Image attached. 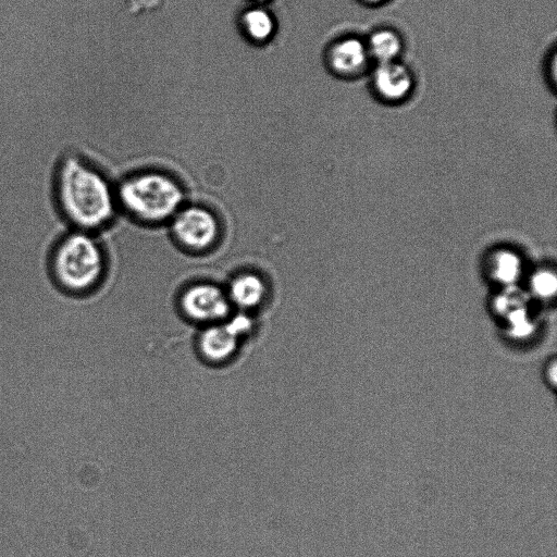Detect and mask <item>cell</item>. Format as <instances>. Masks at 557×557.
<instances>
[{
	"label": "cell",
	"mask_w": 557,
	"mask_h": 557,
	"mask_svg": "<svg viewBox=\"0 0 557 557\" xmlns=\"http://www.w3.org/2000/svg\"><path fill=\"white\" fill-rule=\"evenodd\" d=\"M59 207L73 225L96 230L106 225L114 213V196L106 178L77 157H67L57 175Z\"/></svg>",
	"instance_id": "6da1fadb"
},
{
	"label": "cell",
	"mask_w": 557,
	"mask_h": 557,
	"mask_svg": "<svg viewBox=\"0 0 557 557\" xmlns=\"http://www.w3.org/2000/svg\"><path fill=\"white\" fill-rule=\"evenodd\" d=\"M106 269L104 255L98 243L84 232L63 237L54 247L51 274L60 288L72 294L94 289L102 280Z\"/></svg>",
	"instance_id": "7a4b0ae2"
},
{
	"label": "cell",
	"mask_w": 557,
	"mask_h": 557,
	"mask_svg": "<svg viewBox=\"0 0 557 557\" xmlns=\"http://www.w3.org/2000/svg\"><path fill=\"white\" fill-rule=\"evenodd\" d=\"M122 207L136 220L161 223L181 209L184 191L180 183L162 172H141L127 177L119 188Z\"/></svg>",
	"instance_id": "3957f363"
},
{
	"label": "cell",
	"mask_w": 557,
	"mask_h": 557,
	"mask_svg": "<svg viewBox=\"0 0 557 557\" xmlns=\"http://www.w3.org/2000/svg\"><path fill=\"white\" fill-rule=\"evenodd\" d=\"M172 220L173 236L182 247L188 250H208L220 237L219 220L205 207H185L180 209Z\"/></svg>",
	"instance_id": "277c9868"
},
{
	"label": "cell",
	"mask_w": 557,
	"mask_h": 557,
	"mask_svg": "<svg viewBox=\"0 0 557 557\" xmlns=\"http://www.w3.org/2000/svg\"><path fill=\"white\" fill-rule=\"evenodd\" d=\"M180 307L190 320L208 324L222 321L231 311L226 292L211 283H197L184 289Z\"/></svg>",
	"instance_id": "5b68a950"
},
{
	"label": "cell",
	"mask_w": 557,
	"mask_h": 557,
	"mask_svg": "<svg viewBox=\"0 0 557 557\" xmlns=\"http://www.w3.org/2000/svg\"><path fill=\"white\" fill-rule=\"evenodd\" d=\"M251 320L238 314L225 324H210L200 335L199 347L210 361H224L237 348L238 337L249 330Z\"/></svg>",
	"instance_id": "8992f818"
},
{
	"label": "cell",
	"mask_w": 557,
	"mask_h": 557,
	"mask_svg": "<svg viewBox=\"0 0 557 557\" xmlns=\"http://www.w3.org/2000/svg\"><path fill=\"white\" fill-rule=\"evenodd\" d=\"M414 76L399 60L375 64L371 74V86L381 99L399 102L407 99L414 89Z\"/></svg>",
	"instance_id": "52a82bcc"
},
{
	"label": "cell",
	"mask_w": 557,
	"mask_h": 557,
	"mask_svg": "<svg viewBox=\"0 0 557 557\" xmlns=\"http://www.w3.org/2000/svg\"><path fill=\"white\" fill-rule=\"evenodd\" d=\"M326 60L331 71L342 77L360 75L371 62L364 39L354 35L334 41Z\"/></svg>",
	"instance_id": "ba28073f"
},
{
	"label": "cell",
	"mask_w": 557,
	"mask_h": 557,
	"mask_svg": "<svg viewBox=\"0 0 557 557\" xmlns=\"http://www.w3.org/2000/svg\"><path fill=\"white\" fill-rule=\"evenodd\" d=\"M265 280L255 272L237 274L230 283L226 295L228 300L244 310L261 306L268 296Z\"/></svg>",
	"instance_id": "9c48e42d"
},
{
	"label": "cell",
	"mask_w": 557,
	"mask_h": 557,
	"mask_svg": "<svg viewBox=\"0 0 557 557\" xmlns=\"http://www.w3.org/2000/svg\"><path fill=\"white\" fill-rule=\"evenodd\" d=\"M364 41L370 60L375 64L399 60L404 49L400 34L388 27L373 30Z\"/></svg>",
	"instance_id": "30bf717a"
},
{
	"label": "cell",
	"mask_w": 557,
	"mask_h": 557,
	"mask_svg": "<svg viewBox=\"0 0 557 557\" xmlns=\"http://www.w3.org/2000/svg\"><path fill=\"white\" fill-rule=\"evenodd\" d=\"M246 33L256 41L268 39L273 32V21L268 12L261 9L247 11L243 17Z\"/></svg>",
	"instance_id": "8fae6325"
},
{
	"label": "cell",
	"mask_w": 557,
	"mask_h": 557,
	"mask_svg": "<svg viewBox=\"0 0 557 557\" xmlns=\"http://www.w3.org/2000/svg\"><path fill=\"white\" fill-rule=\"evenodd\" d=\"M520 269L519 259L511 252H503L497 257L495 272L502 282L513 281Z\"/></svg>",
	"instance_id": "7c38bea8"
},
{
	"label": "cell",
	"mask_w": 557,
	"mask_h": 557,
	"mask_svg": "<svg viewBox=\"0 0 557 557\" xmlns=\"http://www.w3.org/2000/svg\"><path fill=\"white\" fill-rule=\"evenodd\" d=\"M533 288L541 296H550L556 289V277L549 272L539 273L533 278Z\"/></svg>",
	"instance_id": "4fadbf2b"
},
{
	"label": "cell",
	"mask_w": 557,
	"mask_h": 557,
	"mask_svg": "<svg viewBox=\"0 0 557 557\" xmlns=\"http://www.w3.org/2000/svg\"><path fill=\"white\" fill-rule=\"evenodd\" d=\"M366 4H369V5H379V4H382L384 2H386L387 0H359Z\"/></svg>",
	"instance_id": "5bb4252c"
}]
</instances>
